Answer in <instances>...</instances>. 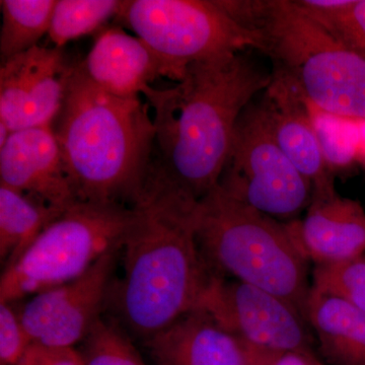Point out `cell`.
Wrapping results in <instances>:
<instances>
[{
  "label": "cell",
  "instance_id": "obj_1",
  "mask_svg": "<svg viewBox=\"0 0 365 365\" xmlns=\"http://www.w3.org/2000/svg\"><path fill=\"white\" fill-rule=\"evenodd\" d=\"M272 74L241 53L196 62L173 86L143 93L153 111V155L146 179L200 201L218 186L235 127Z\"/></svg>",
  "mask_w": 365,
  "mask_h": 365
},
{
  "label": "cell",
  "instance_id": "obj_2",
  "mask_svg": "<svg viewBox=\"0 0 365 365\" xmlns=\"http://www.w3.org/2000/svg\"><path fill=\"white\" fill-rule=\"evenodd\" d=\"M199 201L146 179L122 246L110 299L126 332L145 341L197 307L213 274L196 237ZM109 299V302H110Z\"/></svg>",
  "mask_w": 365,
  "mask_h": 365
},
{
  "label": "cell",
  "instance_id": "obj_3",
  "mask_svg": "<svg viewBox=\"0 0 365 365\" xmlns=\"http://www.w3.org/2000/svg\"><path fill=\"white\" fill-rule=\"evenodd\" d=\"M51 126L78 201L135 202L155 139L148 103L101 90L76 64Z\"/></svg>",
  "mask_w": 365,
  "mask_h": 365
},
{
  "label": "cell",
  "instance_id": "obj_4",
  "mask_svg": "<svg viewBox=\"0 0 365 365\" xmlns=\"http://www.w3.org/2000/svg\"><path fill=\"white\" fill-rule=\"evenodd\" d=\"M235 21L258 31L263 51L309 104L365 120V58L335 39L295 0H218Z\"/></svg>",
  "mask_w": 365,
  "mask_h": 365
},
{
  "label": "cell",
  "instance_id": "obj_5",
  "mask_svg": "<svg viewBox=\"0 0 365 365\" xmlns=\"http://www.w3.org/2000/svg\"><path fill=\"white\" fill-rule=\"evenodd\" d=\"M196 237L213 275L267 290L306 317L309 261L287 223L235 200L217 186L199 201Z\"/></svg>",
  "mask_w": 365,
  "mask_h": 365
},
{
  "label": "cell",
  "instance_id": "obj_6",
  "mask_svg": "<svg viewBox=\"0 0 365 365\" xmlns=\"http://www.w3.org/2000/svg\"><path fill=\"white\" fill-rule=\"evenodd\" d=\"M133 207L78 201L50 223L0 279V304H14L86 273L105 255L122 249Z\"/></svg>",
  "mask_w": 365,
  "mask_h": 365
},
{
  "label": "cell",
  "instance_id": "obj_7",
  "mask_svg": "<svg viewBox=\"0 0 365 365\" xmlns=\"http://www.w3.org/2000/svg\"><path fill=\"white\" fill-rule=\"evenodd\" d=\"M115 20L186 71L251 48L263 51L261 34L235 21L218 0H124Z\"/></svg>",
  "mask_w": 365,
  "mask_h": 365
},
{
  "label": "cell",
  "instance_id": "obj_8",
  "mask_svg": "<svg viewBox=\"0 0 365 365\" xmlns=\"http://www.w3.org/2000/svg\"><path fill=\"white\" fill-rule=\"evenodd\" d=\"M218 187L278 220H295L311 204L313 187L278 145L264 100L240 117Z\"/></svg>",
  "mask_w": 365,
  "mask_h": 365
},
{
  "label": "cell",
  "instance_id": "obj_9",
  "mask_svg": "<svg viewBox=\"0 0 365 365\" xmlns=\"http://www.w3.org/2000/svg\"><path fill=\"white\" fill-rule=\"evenodd\" d=\"M196 307L252 349L313 350L306 317L292 302L260 287L215 275Z\"/></svg>",
  "mask_w": 365,
  "mask_h": 365
},
{
  "label": "cell",
  "instance_id": "obj_10",
  "mask_svg": "<svg viewBox=\"0 0 365 365\" xmlns=\"http://www.w3.org/2000/svg\"><path fill=\"white\" fill-rule=\"evenodd\" d=\"M122 249L110 252L83 275L31 297L18 311L32 344L76 348L102 318Z\"/></svg>",
  "mask_w": 365,
  "mask_h": 365
},
{
  "label": "cell",
  "instance_id": "obj_11",
  "mask_svg": "<svg viewBox=\"0 0 365 365\" xmlns=\"http://www.w3.org/2000/svg\"><path fill=\"white\" fill-rule=\"evenodd\" d=\"M74 67L60 48L41 46L1 62L0 123L11 132L51 126Z\"/></svg>",
  "mask_w": 365,
  "mask_h": 365
},
{
  "label": "cell",
  "instance_id": "obj_12",
  "mask_svg": "<svg viewBox=\"0 0 365 365\" xmlns=\"http://www.w3.org/2000/svg\"><path fill=\"white\" fill-rule=\"evenodd\" d=\"M78 66L93 85L123 98H139L162 78L178 83L187 72L122 26L101 31Z\"/></svg>",
  "mask_w": 365,
  "mask_h": 365
},
{
  "label": "cell",
  "instance_id": "obj_13",
  "mask_svg": "<svg viewBox=\"0 0 365 365\" xmlns=\"http://www.w3.org/2000/svg\"><path fill=\"white\" fill-rule=\"evenodd\" d=\"M0 185L59 210L78 202L52 126L11 132L0 148Z\"/></svg>",
  "mask_w": 365,
  "mask_h": 365
},
{
  "label": "cell",
  "instance_id": "obj_14",
  "mask_svg": "<svg viewBox=\"0 0 365 365\" xmlns=\"http://www.w3.org/2000/svg\"><path fill=\"white\" fill-rule=\"evenodd\" d=\"M297 249L307 261L334 263L365 253V211L337 192L313 196L302 220L287 222Z\"/></svg>",
  "mask_w": 365,
  "mask_h": 365
},
{
  "label": "cell",
  "instance_id": "obj_15",
  "mask_svg": "<svg viewBox=\"0 0 365 365\" xmlns=\"http://www.w3.org/2000/svg\"><path fill=\"white\" fill-rule=\"evenodd\" d=\"M264 93L278 145L311 182L313 196L335 192L332 172L314 133L306 98L284 76L276 71H273L272 81Z\"/></svg>",
  "mask_w": 365,
  "mask_h": 365
},
{
  "label": "cell",
  "instance_id": "obj_16",
  "mask_svg": "<svg viewBox=\"0 0 365 365\" xmlns=\"http://www.w3.org/2000/svg\"><path fill=\"white\" fill-rule=\"evenodd\" d=\"M155 365H248V347L208 312L194 307L143 341Z\"/></svg>",
  "mask_w": 365,
  "mask_h": 365
},
{
  "label": "cell",
  "instance_id": "obj_17",
  "mask_svg": "<svg viewBox=\"0 0 365 365\" xmlns=\"http://www.w3.org/2000/svg\"><path fill=\"white\" fill-rule=\"evenodd\" d=\"M306 317L329 364L365 365L364 312L311 287Z\"/></svg>",
  "mask_w": 365,
  "mask_h": 365
},
{
  "label": "cell",
  "instance_id": "obj_18",
  "mask_svg": "<svg viewBox=\"0 0 365 365\" xmlns=\"http://www.w3.org/2000/svg\"><path fill=\"white\" fill-rule=\"evenodd\" d=\"M64 211L0 185V258L6 267Z\"/></svg>",
  "mask_w": 365,
  "mask_h": 365
},
{
  "label": "cell",
  "instance_id": "obj_19",
  "mask_svg": "<svg viewBox=\"0 0 365 365\" xmlns=\"http://www.w3.org/2000/svg\"><path fill=\"white\" fill-rule=\"evenodd\" d=\"M57 0H1V62L36 47L49 33Z\"/></svg>",
  "mask_w": 365,
  "mask_h": 365
},
{
  "label": "cell",
  "instance_id": "obj_20",
  "mask_svg": "<svg viewBox=\"0 0 365 365\" xmlns=\"http://www.w3.org/2000/svg\"><path fill=\"white\" fill-rule=\"evenodd\" d=\"M121 4L120 0H57L48 36L54 47L62 49L116 19Z\"/></svg>",
  "mask_w": 365,
  "mask_h": 365
},
{
  "label": "cell",
  "instance_id": "obj_21",
  "mask_svg": "<svg viewBox=\"0 0 365 365\" xmlns=\"http://www.w3.org/2000/svg\"><path fill=\"white\" fill-rule=\"evenodd\" d=\"M336 40L365 58V0H295Z\"/></svg>",
  "mask_w": 365,
  "mask_h": 365
},
{
  "label": "cell",
  "instance_id": "obj_22",
  "mask_svg": "<svg viewBox=\"0 0 365 365\" xmlns=\"http://www.w3.org/2000/svg\"><path fill=\"white\" fill-rule=\"evenodd\" d=\"M307 108L314 133L331 172L346 169L359 162V121L323 111L309 102Z\"/></svg>",
  "mask_w": 365,
  "mask_h": 365
},
{
  "label": "cell",
  "instance_id": "obj_23",
  "mask_svg": "<svg viewBox=\"0 0 365 365\" xmlns=\"http://www.w3.org/2000/svg\"><path fill=\"white\" fill-rule=\"evenodd\" d=\"M76 350L83 365H146L119 325L103 318Z\"/></svg>",
  "mask_w": 365,
  "mask_h": 365
},
{
  "label": "cell",
  "instance_id": "obj_24",
  "mask_svg": "<svg viewBox=\"0 0 365 365\" xmlns=\"http://www.w3.org/2000/svg\"><path fill=\"white\" fill-rule=\"evenodd\" d=\"M312 287L344 300L365 313V254L314 266Z\"/></svg>",
  "mask_w": 365,
  "mask_h": 365
},
{
  "label": "cell",
  "instance_id": "obj_25",
  "mask_svg": "<svg viewBox=\"0 0 365 365\" xmlns=\"http://www.w3.org/2000/svg\"><path fill=\"white\" fill-rule=\"evenodd\" d=\"M31 345L13 304H0V365H19Z\"/></svg>",
  "mask_w": 365,
  "mask_h": 365
},
{
  "label": "cell",
  "instance_id": "obj_26",
  "mask_svg": "<svg viewBox=\"0 0 365 365\" xmlns=\"http://www.w3.org/2000/svg\"><path fill=\"white\" fill-rule=\"evenodd\" d=\"M19 365H83L76 348H47L32 344Z\"/></svg>",
  "mask_w": 365,
  "mask_h": 365
},
{
  "label": "cell",
  "instance_id": "obj_27",
  "mask_svg": "<svg viewBox=\"0 0 365 365\" xmlns=\"http://www.w3.org/2000/svg\"><path fill=\"white\" fill-rule=\"evenodd\" d=\"M256 351L261 355L265 365H325L314 354L313 350L281 353Z\"/></svg>",
  "mask_w": 365,
  "mask_h": 365
},
{
  "label": "cell",
  "instance_id": "obj_28",
  "mask_svg": "<svg viewBox=\"0 0 365 365\" xmlns=\"http://www.w3.org/2000/svg\"><path fill=\"white\" fill-rule=\"evenodd\" d=\"M359 162L365 163V120L359 121Z\"/></svg>",
  "mask_w": 365,
  "mask_h": 365
},
{
  "label": "cell",
  "instance_id": "obj_29",
  "mask_svg": "<svg viewBox=\"0 0 365 365\" xmlns=\"http://www.w3.org/2000/svg\"><path fill=\"white\" fill-rule=\"evenodd\" d=\"M248 347V346H247ZM250 352V359L248 365H265L264 364L263 359H262L261 355L259 354L258 351L256 350L252 349V348H249Z\"/></svg>",
  "mask_w": 365,
  "mask_h": 365
}]
</instances>
